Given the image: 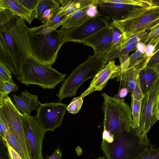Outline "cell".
<instances>
[{
    "instance_id": "cell-24",
    "label": "cell",
    "mask_w": 159,
    "mask_h": 159,
    "mask_svg": "<svg viewBox=\"0 0 159 159\" xmlns=\"http://www.w3.org/2000/svg\"><path fill=\"white\" fill-rule=\"evenodd\" d=\"M147 59L144 53L136 50L129 57V65L126 71L134 67H137L141 68L145 65Z\"/></svg>"
},
{
    "instance_id": "cell-2",
    "label": "cell",
    "mask_w": 159,
    "mask_h": 159,
    "mask_svg": "<svg viewBox=\"0 0 159 159\" xmlns=\"http://www.w3.org/2000/svg\"><path fill=\"white\" fill-rule=\"evenodd\" d=\"M28 34L33 58L51 66L56 61L61 47L65 43L63 30L42 25L29 28Z\"/></svg>"
},
{
    "instance_id": "cell-19",
    "label": "cell",
    "mask_w": 159,
    "mask_h": 159,
    "mask_svg": "<svg viewBox=\"0 0 159 159\" xmlns=\"http://www.w3.org/2000/svg\"><path fill=\"white\" fill-rule=\"evenodd\" d=\"M0 7L9 9L30 24L35 18L33 13L19 0H0Z\"/></svg>"
},
{
    "instance_id": "cell-27",
    "label": "cell",
    "mask_w": 159,
    "mask_h": 159,
    "mask_svg": "<svg viewBox=\"0 0 159 159\" xmlns=\"http://www.w3.org/2000/svg\"><path fill=\"white\" fill-rule=\"evenodd\" d=\"M105 2L138 6L145 7L152 5L153 0H103Z\"/></svg>"
},
{
    "instance_id": "cell-17",
    "label": "cell",
    "mask_w": 159,
    "mask_h": 159,
    "mask_svg": "<svg viewBox=\"0 0 159 159\" xmlns=\"http://www.w3.org/2000/svg\"><path fill=\"white\" fill-rule=\"evenodd\" d=\"M97 7L91 6L77 11L62 20L61 29H67L79 26L94 16L98 12Z\"/></svg>"
},
{
    "instance_id": "cell-35",
    "label": "cell",
    "mask_w": 159,
    "mask_h": 159,
    "mask_svg": "<svg viewBox=\"0 0 159 159\" xmlns=\"http://www.w3.org/2000/svg\"><path fill=\"white\" fill-rule=\"evenodd\" d=\"M27 9L31 12L35 18V10L39 0H19Z\"/></svg>"
},
{
    "instance_id": "cell-18",
    "label": "cell",
    "mask_w": 159,
    "mask_h": 159,
    "mask_svg": "<svg viewBox=\"0 0 159 159\" xmlns=\"http://www.w3.org/2000/svg\"><path fill=\"white\" fill-rule=\"evenodd\" d=\"M61 4L60 12L65 16H68L74 12L86 8L98 7L99 0H59Z\"/></svg>"
},
{
    "instance_id": "cell-22",
    "label": "cell",
    "mask_w": 159,
    "mask_h": 159,
    "mask_svg": "<svg viewBox=\"0 0 159 159\" xmlns=\"http://www.w3.org/2000/svg\"><path fill=\"white\" fill-rule=\"evenodd\" d=\"M6 137L7 143L20 156L22 159H27L18 140L8 122L7 125Z\"/></svg>"
},
{
    "instance_id": "cell-5",
    "label": "cell",
    "mask_w": 159,
    "mask_h": 159,
    "mask_svg": "<svg viewBox=\"0 0 159 159\" xmlns=\"http://www.w3.org/2000/svg\"><path fill=\"white\" fill-rule=\"evenodd\" d=\"M149 141L143 139L134 129L114 138L112 143L102 140L101 148L107 159H135L149 146Z\"/></svg>"
},
{
    "instance_id": "cell-1",
    "label": "cell",
    "mask_w": 159,
    "mask_h": 159,
    "mask_svg": "<svg viewBox=\"0 0 159 159\" xmlns=\"http://www.w3.org/2000/svg\"><path fill=\"white\" fill-rule=\"evenodd\" d=\"M25 20L11 11L0 7V62L17 79L29 59L33 58Z\"/></svg>"
},
{
    "instance_id": "cell-30",
    "label": "cell",
    "mask_w": 159,
    "mask_h": 159,
    "mask_svg": "<svg viewBox=\"0 0 159 159\" xmlns=\"http://www.w3.org/2000/svg\"><path fill=\"white\" fill-rule=\"evenodd\" d=\"M60 10V7L48 9L43 12L39 19L44 24L57 15Z\"/></svg>"
},
{
    "instance_id": "cell-13",
    "label": "cell",
    "mask_w": 159,
    "mask_h": 159,
    "mask_svg": "<svg viewBox=\"0 0 159 159\" xmlns=\"http://www.w3.org/2000/svg\"><path fill=\"white\" fill-rule=\"evenodd\" d=\"M113 29L112 25L105 27L90 36L82 44L91 47L94 54H104L112 46Z\"/></svg>"
},
{
    "instance_id": "cell-48",
    "label": "cell",
    "mask_w": 159,
    "mask_h": 159,
    "mask_svg": "<svg viewBox=\"0 0 159 159\" xmlns=\"http://www.w3.org/2000/svg\"><path fill=\"white\" fill-rule=\"evenodd\" d=\"M159 27V24H158V25H156V26H154L151 30V31H152V30H155V29H156L158 28Z\"/></svg>"
},
{
    "instance_id": "cell-34",
    "label": "cell",
    "mask_w": 159,
    "mask_h": 159,
    "mask_svg": "<svg viewBox=\"0 0 159 159\" xmlns=\"http://www.w3.org/2000/svg\"><path fill=\"white\" fill-rule=\"evenodd\" d=\"M159 64V46L157 47L155 51L150 58L146 60V66L154 67Z\"/></svg>"
},
{
    "instance_id": "cell-50",
    "label": "cell",
    "mask_w": 159,
    "mask_h": 159,
    "mask_svg": "<svg viewBox=\"0 0 159 159\" xmlns=\"http://www.w3.org/2000/svg\"><path fill=\"white\" fill-rule=\"evenodd\" d=\"M159 110V102L158 105V109H157V112Z\"/></svg>"
},
{
    "instance_id": "cell-44",
    "label": "cell",
    "mask_w": 159,
    "mask_h": 159,
    "mask_svg": "<svg viewBox=\"0 0 159 159\" xmlns=\"http://www.w3.org/2000/svg\"><path fill=\"white\" fill-rule=\"evenodd\" d=\"M128 92V91L127 89L123 88L120 92L119 94L120 98H123L125 97L127 94Z\"/></svg>"
},
{
    "instance_id": "cell-23",
    "label": "cell",
    "mask_w": 159,
    "mask_h": 159,
    "mask_svg": "<svg viewBox=\"0 0 159 159\" xmlns=\"http://www.w3.org/2000/svg\"><path fill=\"white\" fill-rule=\"evenodd\" d=\"M59 0H39L35 10V18L39 19L47 10L59 7Z\"/></svg>"
},
{
    "instance_id": "cell-38",
    "label": "cell",
    "mask_w": 159,
    "mask_h": 159,
    "mask_svg": "<svg viewBox=\"0 0 159 159\" xmlns=\"http://www.w3.org/2000/svg\"><path fill=\"white\" fill-rule=\"evenodd\" d=\"M123 35L120 31L114 26L112 39V45L118 43L122 38Z\"/></svg>"
},
{
    "instance_id": "cell-26",
    "label": "cell",
    "mask_w": 159,
    "mask_h": 159,
    "mask_svg": "<svg viewBox=\"0 0 159 159\" xmlns=\"http://www.w3.org/2000/svg\"><path fill=\"white\" fill-rule=\"evenodd\" d=\"M18 90L17 85L14 83L0 80V100L3 99L11 92Z\"/></svg>"
},
{
    "instance_id": "cell-40",
    "label": "cell",
    "mask_w": 159,
    "mask_h": 159,
    "mask_svg": "<svg viewBox=\"0 0 159 159\" xmlns=\"http://www.w3.org/2000/svg\"><path fill=\"white\" fill-rule=\"evenodd\" d=\"M137 43H128L127 44L125 47L121 52L120 54H125L129 53L130 52L136 49V47Z\"/></svg>"
},
{
    "instance_id": "cell-46",
    "label": "cell",
    "mask_w": 159,
    "mask_h": 159,
    "mask_svg": "<svg viewBox=\"0 0 159 159\" xmlns=\"http://www.w3.org/2000/svg\"><path fill=\"white\" fill-rule=\"evenodd\" d=\"M158 120H159V110L158 111L155 118L154 120V124Z\"/></svg>"
},
{
    "instance_id": "cell-16",
    "label": "cell",
    "mask_w": 159,
    "mask_h": 159,
    "mask_svg": "<svg viewBox=\"0 0 159 159\" xmlns=\"http://www.w3.org/2000/svg\"><path fill=\"white\" fill-rule=\"evenodd\" d=\"M13 99L12 102L16 108L22 113L31 115L32 111L37 110L40 103L37 95H34L25 90L18 95L11 94Z\"/></svg>"
},
{
    "instance_id": "cell-21",
    "label": "cell",
    "mask_w": 159,
    "mask_h": 159,
    "mask_svg": "<svg viewBox=\"0 0 159 159\" xmlns=\"http://www.w3.org/2000/svg\"><path fill=\"white\" fill-rule=\"evenodd\" d=\"M159 75L158 72L154 67L144 65L140 69L139 77L143 94L149 90Z\"/></svg>"
},
{
    "instance_id": "cell-6",
    "label": "cell",
    "mask_w": 159,
    "mask_h": 159,
    "mask_svg": "<svg viewBox=\"0 0 159 159\" xmlns=\"http://www.w3.org/2000/svg\"><path fill=\"white\" fill-rule=\"evenodd\" d=\"M104 54L89 56L72 71L64 80L57 95L59 102L66 98L75 96L78 88L85 81L94 77L106 64Z\"/></svg>"
},
{
    "instance_id": "cell-47",
    "label": "cell",
    "mask_w": 159,
    "mask_h": 159,
    "mask_svg": "<svg viewBox=\"0 0 159 159\" xmlns=\"http://www.w3.org/2000/svg\"><path fill=\"white\" fill-rule=\"evenodd\" d=\"M157 70L159 74V64L157 65V66H156L154 67Z\"/></svg>"
},
{
    "instance_id": "cell-15",
    "label": "cell",
    "mask_w": 159,
    "mask_h": 159,
    "mask_svg": "<svg viewBox=\"0 0 159 159\" xmlns=\"http://www.w3.org/2000/svg\"><path fill=\"white\" fill-rule=\"evenodd\" d=\"M140 7L136 5L106 2L103 0H99L98 6L100 12L112 20L122 19L131 11Z\"/></svg>"
},
{
    "instance_id": "cell-10",
    "label": "cell",
    "mask_w": 159,
    "mask_h": 159,
    "mask_svg": "<svg viewBox=\"0 0 159 159\" xmlns=\"http://www.w3.org/2000/svg\"><path fill=\"white\" fill-rule=\"evenodd\" d=\"M0 112L3 114L9 124L27 159H31L29 147L23 125V114L16 108L8 95L0 100Z\"/></svg>"
},
{
    "instance_id": "cell-29",
    "label": "cell",
    "mask_w": 159,
    "mask_h": 159,
    "mask_svg": "<svg viewBox=\"0 0 159 159\" xmlns=\"http://www.w3.org/2000/svg\"><path fill=\"white\" fill-rule=\"evenodd\" d=\"M83 102V98L80 96L74 98L67 106L66 110L69 113L75 114L80 111Z\"/></svg>"
},
{
    "instance_id": "cell-20",
    "label": "cell",
    "mask_w": 159,
    "mask_h": 159,
    "mask_svg": "<svg viewBox=\"0 0 159 159\" xmlns=\"http://www.w3.org/2000/svg\"><path fill=\"white\" fill-rule=\"evenodd\" d=\"M141 68L134 67L123 73L117 75L115 77L117 81L121 82L123 88L132 94L135 87Z\"/></svg>"
},
{
    "instance_id": "cell-43",
    "label": "cell",
    "mask_w": 159,
    "mask_h": 159,
    "mask_svg": "<svg viewBox=\"0 0 159 159\" xmlns=\"http://www.w3.org/2000/svg\"><path fill=\"white\" fill-rule=\"evenodd\" d=\"M146 47V45L143 42H139L137 43L136 47V50L144 53Z\"/></svg>"
},
{
    "instance_id": "cell-8",
    "label": "cell",
    "mask_w": 159,
    "mask_h": 159,
    "mask_svg": "<svg viewBox=\"0 0 159 159\" xmlns=\"http://www.w3.org/2000/svg\"><path fill=\"white\" fill-rule=\"evenodd\" d=\"M159 102V75L149 90L144 93L142 101L140 124L136 129L143 139H148L147 134L152 125L157 112Z\"/></svg>"
},
{
    "instance_id": "cell-4",
    "label": "cell",
    "mask_w": 159,
    "mask_h": 159,
    "mask_svg": "<svg viewBox=\"0 0 159 159\" xmlns=\"http://www.w3.org/2000/svg\"><path fill=\"white\" fill-rule=\"evenodd\" d=\"M153 2L152 5L134 9L122 19L112 20L111 25L121 32L124 42L147 31L159 17V0H153Z\"/></svg>"
},
{
    "instance_id": "cell-45",
    "label": "cell",
    "mask_w": 159,
    "mask_h": 159,
    "mask_svg": "<svg viewBox=\"0 0 159 159\" xmlns=\"http://www.w3.org/2000/svg\"><path fill=\"white\" fill-rule=\"evenodd\" d=\"M159 24V17L149 27L148 30L150 31L154 26Z\"/></svg>"
},
{
    "instance_id": "cell-33",
    "label": "cell",
    "mask_w": 159,
    "mask_h": 159,
    "mask_svg": "<svg viewBox=\"0 0 159 159\" xmlns=\"http://www.w3.org/2000/svg\"><path fill=\"white\" fill-rule=\"evenodd\" d=\"M143 97L144 94L142 89L139 76L135 87L133 93L131 94V98L139 101H142Z\"/></svg>"
},
{
    "instance_id": "cell-42",
    "label": "cell",
    "mask_w": 159,
    "mask_h": 159,
    "mask_svg": "<svg viewBox=\"0 0 159 159\" xmlns=\"http://www.w3.org/2000/svg\"><path fill=\"white\" fill-rule=\"evenodd\" d=\"M61 150L58 147L54 152L46 159H61Z\"/></svg>"
},
{
    "instance_id": "cell-37",
    "label": "cell",
    "mask_w": 159,
    "mask_h": 159,
    "mask_svg": "<svg viewBox=\"0 0 159 159\" xmlns=\"http://www.w3.org/2000/svg\"><path fill=\"white\" fill-rule=\"evenodd\" d=\"M4 142L6 146L9 159H22L20 154L7 141Z\"/></svg>"
},
{
    "instance_id": "cell-3",
    "label": "cell",
    "mask_w": 159,
    "mask_h": 159,
    "mask_svg": "<svg viewBox=\"0 0 159 159\" xmlns=\"http://www.w3.org/2000/svg\"><path fill=\"white\" fill-rule=\"evenodd\" d=\"M103 105L104 113L103 130L116 138L125 132H130L134 129L131 108L124 99L117 94L110 96L103 93Z\"/></svg>"
},
{
    "instance_id": "cell-14",
    "label": "cell",
    "mask_w": 159,
    "mask_h": 159,
    "mask_svg": "<svg viewBox=\"0 0 159 159\" xmlns=\"http://www.w3.org/2000/svg\"><path fill=\"white\" fill-rule=\"evenodd\" d=\"M120 65H116L114 60L109 61L95 75L88 88L81 94L83 98L93 92L101 90L105 86L108 80L112 79L113 75L116 73Z\"/></svg>"
},
{
    "instance_id": "cell-9",
    "label": "cell",
    "mask_w": 159,
    "mask_h": 159,
    "mask_svg": "<svg viewBox=\"0 0 159 159\" xmlns=\"http://www.w3.org/2000/svg\"><path fill=\"white\" fill-rule=\"evenodd\" d=\"M110 19L98 11L81 25L69 29H62L65 43L69 42L83 43L87 39L102 29L111 25Z\"/></svg>"
},
{
    "instance_id": "cell-39",
    "label": "cell",
    "mask_w": 159,
    "mask_h": 159,
    "mask_svg": "<svg viewBox=\"0 0 159 159\" xmlns=\"http://www.w3.org/2000/svg\"><path fill=\"white\" fill-rule=\"evenodd\" d=\"M159 35V27L150 31L148 37L143 42L146 45Z\"/></svg>"
},
{
    "instance_id": "cell-51",
    "label": "cell",
    "mask_w": 159,
    "mask_h": 159,
    "mask_svg": "<svg viewBox=\"0 0 159 159\" xmlns=\"http://www.w3.org/2000/svg\"><path fill=\"white\" fill-rule=\"evenodd\" d=\"M159 46V44L157 46Z\"/></svg>"
},
{
    "instance_id": "cell-31",
    "label": "cell",
    "mask_w": 159,
    "mask_h": 159,
    "mask_svg": "<svg viewBox=\"0 0 159 159\" xmlns=\"http://www.w3.org/2000/svg\"><path fill=\"white\" fill-rule=\"evenodd\" d=\"M11 72L6 65L0 62V80L14 83L12 80Z\"/></svg>"
},
{
    "instance_id": "cell-11",
    "label": "cell",
    "mask_w": 159,
    "mask_h": 159,
    "mask_svg": "<svg viewBox=\"0 0 159 159\" xmlns=\"http://www.w3.org/2000/svg\"><path fill=\"white\" fill-rule=\"evenodd\" d=\"M22 123L31 159H44L42 153L43 141L46 132L35 116L23 114Z\"/></svg>"
},
{
    "instance_id": "cell-49",
    "label": "cell",
    "mask_w": 159,
    "mask_h": 159,
    "mask_svg": "<svg viewBox=\"0 0 159 159\" xmlns=\"http://www.w3.org/2000/svg\"><path fill=\"white\" fill-rule=\"evenodd\" d=\"M96 159H105V157L104 156L102 157V156H100L97 158Z\"/></svg>"
},
{
    "instance_id": "cell-7",
    "label": "cell",
    "mask_w": 159,
    "mask_h": 159,
    "mask_svg": "<svg viewBox=\"0 0 159 159\" xmlns=\"http://www.w3.org/2000/svg\"><path fill=\"white\" fill-rule=\"evenodd\" d=\"M66 76V74L32 58L24 64L17 79L27 86L36 84L43 89H54L64 81Z\"/></svg>"
},
{
    "instance_id": "cell-32",
    "label": "cell",
    "mask_w": 159,
    "mask_h": 159,
    "mask_svg": "<svg viewBox=\"0 0 159 159\" xmlns=\"http://www.w3.org/2000/svg\"><path fill=\"white\" fill-rule=\"evenodd\" d=\"M64 17L65 16L64 15L59 11L57 15L48 22L43 25L45 27L55 28L56 29L61 25L62 23V20Z\"/></svg>"
},
{
    "instance_id": "cell-41",
    "label": "cell",
    "mask_w": 159,
    "mask_h": 159,
    "mask_svg": "<svg viewBox=\"0 0 159 159\" xmlns=\"http://www.w3.org/2000/svg\"><path fill=\"white\" fill-rule=\"evenodd\" d=\"M114 140L113 136L108 132L103 130L102 133V140L108 143H112Z\"/></svg>"
},
{
    "instance_id": "cell-25",
    "label": "cell",
    "mask_w": 159,
    "mask_h": 159,
    "mask_svg": "<svg viewBox=\"0 0 159 159\" xmlns=\"http://www.w3.org/2000/svg\"><path fill=\"white\" fill-rule=\"evenodd\" d=\"M142 101L131 99V109L134 129L139 127Z\"/></svg>"
},
{
    "instance_id": "cell-12",
    "label": "cell",
    "mask_w": 159,
    "mask_h": 159,
    "mask_svg": "<svg viewBox=\"0 0 159 159\" xmlns=\"http://www.w3.org/2000/svg\"><path fill=\"white\" fill-rule=\"evenodd\" d=\"M66 107L60 102L40 103L35 116L46 132L53 131L61 125Z\"/></svg>"
},
{
    "instance_id": "cell-28",
    "label": "cell",
    "mask_w": 159,
    "mask_h": 159,
    "mask_svg": "<svg viewBox=\"0 0 159 159\" xmlns=\"http://www.w3.org/2000/svg\"><path fill=\"white\" fill-rule=\"evenodd\" d=\"M135 159H159V148H155L150 144L149 146Z\"/></svg>"
},
{
    "instance_id": "cell-36",
    "label": "cell",
    "mask_w": 159,
    "mask_h": 159,
    "mask_svg": "<svg viewBox=\"0 0 159 159\" xmlns=\"http://www.w3.org/2000/svg\"><path fill=\"white\" fill-rule=\"evenodd\" d=\"M7 122L3 114L0 112V138L4 141H5L6 140V134L7 131Z\"/></svg>"
}]
</instances>
